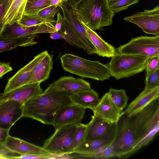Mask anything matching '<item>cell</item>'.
<instances>
[{
  "label": "cell",
  "instance_id": "5",
  "mask_svg": "<svg viewBox=\"0 0 159 159\" xmlns=\"http://www.w3.org/2000/svg\"><path fill=\"white\" fill-rule=\"evenodd\" d=\"M135 143L134 117L128 116L123 111L116 123L114 139L111 145L117 158L126 159L134 154Z\"/></svg>",
  "mask_w": 159,
  "mask_h": 159
},
{
  "label": "cell",
  "instance_id": "4",
  "mask_svg": "<svg viewBox=\"0 0 159 159\" xmlns=\"http://www.w3.org/2000/svg\"><path fill=\"white\" fill-rule=\"evenodd\" d=\"M60 60L65 71L82 77L103 81L111 76L107 65L98 61L88 60L70 53L62 55Z\"/></svg>",
  "mask_w": 159,
  "mask_h": 159
},
{
  "label": "cell",
  "instance_id": "45",
  "mask_svg": "<svg viewBox=\"0 0 159 159\" xmlns=\"http://www.w3.org/2000/svg\"><path fill=\"white\" fill-rule=\"evenodd\" d=\"M5 0H0V2H3Z\"/></svg>",
  "mask_w": 159,
  "mask_h": 159
},
{
  "label": "cell",
  "instance_id": "28",
  "mask_svg": "<svg viewBox=\"0 0 159 159\" xmlns=\"http://www.w3.org/2000/svg\"><path fill=\"white\" fill-rule=\"evenodd\" d=\"M111 99L120 112L126 107L129 98L125 89L111 88L107 93Z\"/></svg>",
  "mask_w": 159,
  "mask_h": 159
},
{
  "label": "cell",
  "instance_id": "11",
  "mask_svg": "<svg viewBox=\"0 0 159 159\" xmlns=\"http://www.w3.org/2000/svg\"><path fill=\"white\" fill-rule=\"evenodd\" d=\"M24 103L17 101H0V128L9 130L23 117Z\"/></svg>",
  "mask_w": 159,
  "mask_h": 159
},
{
  "label": "cell",
  "instance_id": "34",
  "mask_svg": "<svg viewBox=\"0 0 159 159\" xmlns=\"http://www.w3.org/2000/svg\"><path fill=\"white\" fill-rule=\"evenodd\" d=\"M145 87L154 88L159 86V70L146 74Z\"/></svg>",
  "mask_w": 159,
  "mask_h": 159
},
{
  "label": "cell",
  "instance_id": "38",
  "mask_svg": "<svg viewBox=\"0 0 159 159\" xmlns=\"http://www.w3.org/2000/svg\"><path fill=\"white\" fill-rule=\"evenodd\" d=\"M9 130L0 128V146L5 148L7 139L9 135Z\"/></svg>",
  "mask_w": 159,
  "mask_h": 159
},
{
  "label": "cell",
  "instance_id": "26",
  "mask_svg": "<svg viewBox=\"0 0 159 159\" xmlns=\"http://www.w3.org/2000/svg\"><path fill=\"white\" fill-rule=\"evenodd\" d=\"M27 0H12L3 19V25L17 21L23 14Z\"/></svg>",
  "mask_w": 159,
  "mask_h": 159
},
{
  "label": "cell",
  "instance_id": "20",
  "mask_svg": "<svg viewBox=\"0 0 159 159\" xmlns=\"http://www.w3.org/2000/svg\"><path fill=\"white\" fill-rule=\"evenodd\" d=\"M53 64L52 57L48 52L34 68L24 85L45 81L49 78Z\"/></svg>",
  "mask_w": 159,
  "mask_h": 159
},
{
  "label": "cell",
  "instance_id": "33",
  "mask_svg": "<svg viewBox=\"0 0 159 159\" xmlns=\"http://www.w3.org/2000/svg\"><path fill=\"white\" fill-rule=\"evenodd\" d=\"M87 127V124L81 123L77 125L72 145L73 152L74 150L84 140Z\"/></svg>",
  "mask_w": 159,
  "mask_h": 159
},
{
  "label": "cell",
  "instance_id": "8",
  "mask_svg": "<svg viewBox=\"0 0 159 159\" xmlns=\"http://www.w3.org/2000/svg\"><path fill=\"white\" fill-rule=\"evenodd\" d=\"M115 53L148 57L159 56V37L145 35L133 38L127 43L115 48Z\"/></svg>",
  "mask_w": 159,
  "mask_h": 159
},
{
  "label": "cell",
  "instance_id": "16",
  "mask_svg": "<svg viewBox=\"0 0 159 159\" xmlns=\"http://www.w3.org/2000/svg\"><path fill=\"white\" fill-rule=\"evenodd\" d=\"M42 92L40 83L28 84L7 92L0 93V101L12 100L24 104L32 97Z\"/></svg>",
  "mask_w": 159,
  "mask_h": 159
},
{
  "label": "cell",
  "instance_id": "2",
  "mask_svg": "<svg viewBox=\"0 0 159 159\" xmlns=\"http://www.w3.org/2000/svg\"><path fill=\"white\" fill-rule=\"evenodd\" d=\"M134 117L135 153L147 145L159 130V98L153 101Z\"/></svg>",
  "mask_w": 159,
  "mask_h": 159
},
{
  "label": "cell",
  "instance_id": "18",
  "mask_svg": "<svg viewBox=\"0 0 159 159\" xmlns=\"http://www.w3.org/2000/svg\"><path fill=\"white\" fill-rule=\"evenodd\" d=\"M93 111L94 115L111 124L117 122L121 113L111 99L107 93L100 99Z\"/></svg>",
  "mask_w": 159,
  "mask_h": 159
},
{
  "label": "cell",
  "instance_id": "19",
  "mask_svg": "<svg viewBox=\"0 0 159 159\" xmlns=\"http://www.w3.org/2000/svg\"><path fill=\"white\" fill-rule=\"evenodd\" d=\"M116 127V123H114L110 131L100 138L93 140H84L74 150L73 153L89 154L101 147L111 145L115 138Z\"/></svg>",
  "mask_w": 159,
  "mask_h": 159
},
{
  "label": "cell",
  "instance_id": "40",
  "mask_svg": "<svg viewBox=\"0 0 159 159\" xmlns=\"http://www.w3.org/2000/svg\"><path fill=\"white\" fill-rule=\"evenodd\" d=\"M13 153L9 150L6 148L0 146V156L4 157V159H12L14 156L10 155L9 154Z\"/></svg>",
  "mask_w": 159,
  "mask_h": 159
},
{
  "label": "cell",
  "instance_id": "6",
  "mask_svg": "<svg viewBox=\"0 0 159 159\" xmlns=\"http://www.w3.org/2000/svg\"><path fill=\"white\" fill-rule=\"evenodd\" d=\"M106 65L111 76L118 80L129 77L145 70L148 57L115 53Z\"/></svg>",
  "mask_w": 159,
  "mask_h": 159
},
{
  "label": "cell",
  "instance_id": "29",
  "mask_svg": "<svg viewBox=\"0 0 159 159\" xmlns=\"http://www.w3.org/2000/svg\"><path fill=\"white\" fill-rule=\"evenodd\" d=\"M51 0H27L23 14L33 15L51 6Z\"/></svg>",
  "mask_w": 159,
  "mask_h": 159
},
{
  "label": "cell",
  "instance_id": "44",
  "mask_svg": "<svg viewBox=\"0 0 159 159\" xmlns=\"http://www.w3.org/2000/svg\"><path fill=\"white\" fill-rule=\"evenodd\" d=\"M63 0H51V5H60L63 2Z\"/></svg>",
  "mask_w": 159,
  "mask_h": 159
},
{
  "label": "cell",
  "instance_id": "7",
  "mask_svg": "<svg viewBox=\"0 0 159 159\" xmlns=\"http://www.w3.org/2000/svg\"><path fill=\"white\" fill-rule=\"evenodd\" d=\"M77 126L67 125L55 129L54 134L45 141L42 147L55 158L72 153V145Z\"/></svg>",
  "mask_w": 159,
  "mask_h": 159
},
{
  "label": "cell",
  "instance_id": "39",
  "mask_svg": "<svg viewBox=\"0 0 159 159\" xmlns=\"http://www.w3.org/2000/svg\"><path fill=\"white\" fill-rule=\"evenodd\" d=\"M12 70V69L9 63L0 62V79Z\"/></svg>",
  "mask_w": 159,
  "mask_h": 159
},
{
  "label": "cell",
  "instance_id": "14",
  "mask_svg": "<svg viewBox=\"0 0 159 159\" xmlns=\"http://www.w3.org/2000/svg\"><path fill=\"white\" fill-rule=\"evenodd\" d=\"M5 148L11 152L20 155H33L43 157L45 158H53V156L42 147L9 135L7 139Z\"/></svg>",
  "mask_w": 159,
  "mask_h": 159
},
{
  "label": "cell",
  "instance_id": "31",
  "mask_svg": "<svg viewBox=\"0 0 159 159\" xmlns=\"http://www.w3.org/2000/svg\"><path fill=\"white\" fill-rule=\"evenodd\" d=\"M60 8L59 6L52 5L41 10L36 14L45 22L53 24L56 22L54 19L55 16Z\"/></svg>",
  "mask_w": 159,
  "mask_h": 159
},
{
  "label": "cell",
  "instance_id": "15",
  "mask_svg": "<svg viewBox=\"0 0 159 159\" xmlns=\"http://www.w3.org/2000/svg\"><path fill=\"white\" fill-rule=\"evenodd\" d=\"M158 98L159 86L154 88L145 86L144 89L124 111L129 116H135L151 102Z\"/></svg>",
  "mask_w": 159,
  "mask_h": 159
},
{
  "label": "cell",
  "instance_id": "17",
  "mask_svg": "<svg viewBox=\"0 0 159 159\" xmlns=\"http://www.w3.org/2000/svg\"><path fill=\"white\" fill-rule=\"evenodd\" d=\"M48 53L45 51L35 56L30 62L19 70L8 80L3 93L24 85L34 66Z\"/></svg>",
  "mask_w": 159,
  "mask_h": 159
},
{
  "label": "cell",
  "instance_id": "43",
  "mask_svg": "<svg viewBox=\"0 0 159 159\" xmlns=\"http://www.w3.org/2000/svg\"><path fill=\"white\" fill-rule=\"evenodd\" d=\"M50 34V38L52 39H63V37L61 34L58 31H55Z\"/></svg>",
  "mask_w": 159,
  "mask_h": 159
},
{
  "label": "cell",
  "instance_id": "27",
  "mask_svg": "<svg viewBox=\"0 0 159 159\" xmlns=\"http://www.w3.org/2000/svg\"><path fill=\"white\" fill-rule=\"evenodd\" d=\"M59 32L62 35L63 39L72 46L82 48L85 51L86 49L66 20L63 18L61 28Z\"/></svg>",
  "mask_w": 159,
  "mask_h": 159
},
{
  "label": "cell",
  "instance_id": "23",
  "mask_svg": "<svg viewBox=\"0 0 159 159\" xmlns=\"http://www.w3.org/2000/svg\"><path fill=\"white\" fill-rule=\"evenodd\" d=\"M70 96L74 103L92 111L98 105L100 99L98 93L91 89L72 93L70 94Z\"/></svg>",
  "mask_w": 159,
  "mask_h": 159
},
{
  "label": "cell",
  "instance_id": "35",
  "mask_svg": "<svg viewBox=\"0 0 159 159\" xmlns=\"http://www.w3.org/2000/svg\"><path fill=\"white\" fill-rule=\"evenodd\" d=\"M159 56L148 58L145 69L146 74L159 70Z\"/></svg>",
  "mask_w": 159,
  "mask_h": 159
},
{
  "label": "cell",
  "instance_id": "41",
  "mask_svg": "<svg viewBox=\"0 0 159 159\" xmlns=\"http://www.w3.org/2000/svg\"><path fill=\"white\" fill-rule=\"evenodd\" d=\"M63 22V17L60 13L58 12L57 14V20L55 27L56 31H59L61 29Z\"/></svg>",
  "mask_w": 159,
  "mask_h": 159
},
{
  "label": "cell",
  "instance_id": "42",
  "mask_svg": "<svg viewBox=\"0 0 159 159\" xmlns=\"http://www.w3.org/2000/svg\"><path fill=\"white\" fill-rule=\"evenodd\" d=\"M81 0H63V2L66 3L67 5H68L70 7L72 11L73 10L76 5Z\"/></svg>",
  "mask_w": 159,
  "mask_h": 159
},
{
  "label": "cell",
  "instance_id": "32",
  "mask_svg": "<svg viewBox=\"0 0 159 159\" xmlns=\"http://www.w3.org/2000/svg\"><path fill=\"white\" fill-rule=\"evenodd\" d=\"M17 22L21 26L29 27L39 25L45 22L36 14L25 15L23 14L21 18Z\"/></svg>",
  "mask_w": 159,
  "mask_h": 159
},
{
  "label": "cell",
  "instance_id": "36",
  "mask_svg": "<svg viewBox=\"0 0 159 159\" xmlns=\"http://www.w3.org/2000/svg\"><path fill=\"white\" fill-rule=\"evenodd\" d=\"M114 158H117L116 155L111 145L103 152L93 155L90 157V158L103 159Z\"/></svg>",
  "mask_w": 159,
  "mask_h": 159
},
{
  "label": "cell",
  "instance_id": "9",
  "mask_svg": "<svg viewBox=\"0 0 159 159\" xmlns=\"http://www.w3.org/2000/svg\"><path fill=\"white\" fill-rule=\"evenodd\" d=\"M141 29L145 33L159 37V6L151 10H144L124 18Z\"/></svg>",
  "mask_w": 159,
  "mask_h": 159
},
{
  "label": "cell",
  "instance_id": "22",
  "mask_svg": "<svg viewBox=\"0 0 159 159\" xmlns=\"http://www.w3.org/2000/svg\"><path fill=\"white\" fill-rule=\"evenodd\" d=\"M114 124L105 121L93 115L87 124L84 140H94L104 136L110 131Z\"/></svg>",
  "mask_w": 159,
  "mask_h": 159
},
{
  "label": "cell",
  "instance_id": "10",
  "mask_svg": "<svg viewBox=\"0 0 159 159\" xmlns=\"http://www.w3.org/2000/svg\"><path fill=\"white\" fill-rule=\"evenodd\" d=\"M56 30L53 24L50 22L26 27L21 26L16 21L5 25L0 35L4 38H16L34 34H50Z\"/></svg>",
  "mask_w": 159,
  "mask_h": 159
},
{
  "label": "cell",
  "instance_id": "24",
  "mask_svg": "<svg viewBox=\"0 0 159 159\" xmlns=\"http://www.w3.org/2000/svg\"><path fill=\"white\" fill-rule=\"evenodd\" d=\"M81 22L85 27L89 39L96 49V54L100 56L107 57H110L114 55L115 48L114 46L105 41L95 31Z\"/></svg>",
  "mask_w": 159,
  "mask_h": 159
},
{
  "label": "cell",
  "instance_id": "21",
  "mask_svg": "<svg viewBox=\"0 0 159 159\" xmlns=\"http://www.w3.org/2000/svg\"><path fill=\"white\" fill-rule=\"evenodd\" d=\"M58 90L70 94L91 89L90 83L84 80L72 76H64L52 83Z\"/></svg>",
  "mask_w": 159,
  "mask_h": 159
},
{
  "label": "cell",
  "instance_id": "13",
  "mask_svg": "<svg viewBox=\"0 0 159 159\" xmlns=\"http://www.w3.org/2000/svg\"><path fill=\"white\" fill-rule=\"evenodd\" d=\"M63 14V17L68 21L75 33L85 47L89 55L96 54V49L89 39L83 23L72 10H69L63 2L59 6Z\"/></svg>",
  "mask_w": 159,
  "mask_h": 159
},
{
  "label": "cell",
  "instance_id": "30",
  "mask_svg": "<svg viewBox=\"0 0 159 159\" xmlns=\"http://www.w3.org/2000/svg\"><path fill=\"white\" fill-rule=\"evenodd\" d=\"M139 0H107L109 7L115 14L125 10L133 5L137 3Z\"/></svg>",
  "mask_w": 159,
  "mask_h": 159
},
{
  "label": "cell",
  "instance_id": "12",
  "mask_svg": "<svg viewBox=\"0 0 159 159\" xmlns=\"http://www.w3.org/2000/svg\"><path fill=\"white\" fill-rule=\"evenodd\" d=\"M86 109L74 103L62 108L56 115L52 125L55 129L67 125H77L81 123Z\"/></svg>",
  "mask_w": 159,
  "mask_h": 159
},
{
  "label": "cell",
  "instance_id": "3",
  "mask_svg": "<svg viewBox=\"0 0 159 159\" xmlns=\"http://www.w3.org/2000/svg\"><path fill=\"white\" fill-rule=\"evenodd\" d=\"M72 11L93 30L111 25L115 15L109 7L107 0H81Z\"/></svg>",
  "mask_w": 159,
  "mask_h": 159
},
{
  "label": "cell",
  "instance_id": "25",
  "mask_svg": "<svg viewBox=\"0 0 159 159\" xmlns=\"http://www.w3.org/2000/svg\"><path fill=\"white\" fill-rule=\"evenodd\" d=\"M34 34L19 38H4L0 35V52L10 50L16 47H26L36 44Z\"/></svg>",
  "mask_w": 159,
  "mask_h": 159
},
{
  "label": "cell",
  "instance_id": "1",
  "mask_svg": "<svg viewBox=\"0 0 159 159\" xmlns=\"http://www.w3.org/2000/svg\"><path fill=\"white\" fill-rule=\"evenodd\" d=\"M73 103L70 94L58 90L52 83L43 92L32 97L24 104L23 117L52 125L59 111Z\"/></svg>",
  "mask_w": 159,
  "mask_h": 159
},
{
  "label": "cell",
  "instance_id": "37",
  "mask_svg": "<svg viewBox=\"0 0 159 159\" xmlns=\"http://www.w3.org/2000/svg\"><path fill=\"white\" fill-rule=\"evenodd\" d=\"M12 0H6L0 2V34L4 27L3 19L8 5Z\"/></svg>",
  "mask_w": 159,
  "mask_h": 159
}]
</instances>
